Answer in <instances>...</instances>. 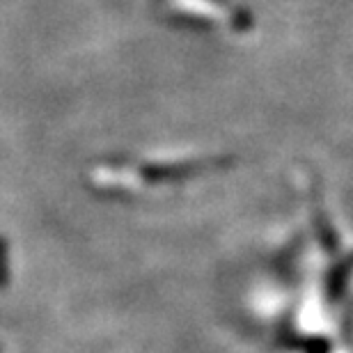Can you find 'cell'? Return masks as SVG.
<instances>
[{"label":"cell","instance_id":"obj_1","mask_svg":"<svg viewBox=\"0 0 353 353\" xmlns=\"http://www.w3.org/2000/svg\"><path fill=\"white\" fill-rule=\"evenodd\" d=\"M7 282H10V245L5 236H0V289H5Z\"/></svg>","mask_w":353,"mask_h":353},{"label":"cell","instance_id":"obj_2","mask_svg":"<svg viewBox=\"0 0 353 353\" xmlns=\"http://www.w3.org/2000/svg\"><path fill=\"white\" fill-rule=\"evenodd\" d=\"M0 351H3V347H0Z\"/></svg>","mask_w":353,"mask_h":353}]
</instances>
